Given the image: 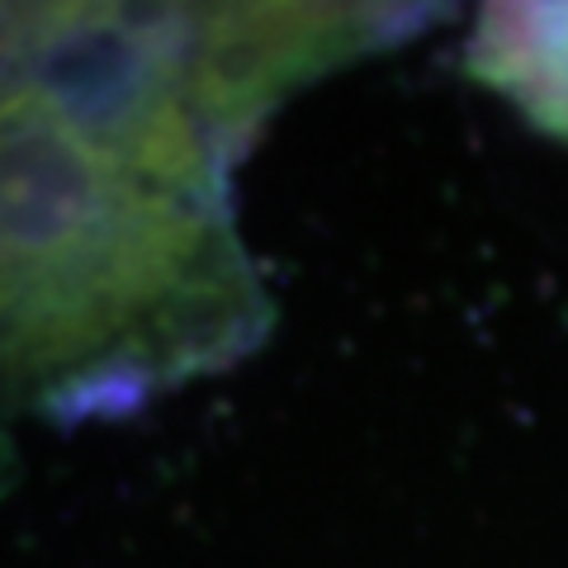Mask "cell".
<instances>
[{"mask_svg":"<svg viewBox=\"0 0 568 568\" xmlns=\"http://www.w3.org/2000/svg\"><path fill=\"white\" fill-rule=\"evenodd\" d=\"M252 123L204 62V10L52 6L0 100V417L233 361L265 327L223 200Z\"/></svg>","mask_w":568,"mask_h":568,"instance_id":"1","label":"cell"}]
</instances>
